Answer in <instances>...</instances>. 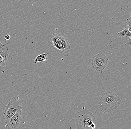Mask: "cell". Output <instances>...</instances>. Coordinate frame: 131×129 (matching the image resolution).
Masks as SVG:
<instances>
[{
  "instance_id": "obj_1",
  "label": "cell",
  "mask_w": 131,
  "mask_h": 129,
  "mask_svg": "<svg viewBox=\"0 0 131 129\" xmlns=\"http://www.w3.org/2000/svg\"><path fill=\"white\" fill-rule=\"evenodd\" d=\"M122 100L115 93L110 91L103 93L98 102L101 111L106 113L117 109L122 103Z\"/></svg>"
},
{
  "instance_id": "obj_2",
  "label": "cell",
  "mask_w": 131,
  "mask_h": 129,
  "mask_svg": "<svg viewBox=\"0 0 131 129\" xmlns=\"http://www.w3.org/2000/svg\"><path fill=\"white\" fill-rule=\"evenodd\" d=\"M77 129H94L96 126L95 117L88 110L76 112L74 115Z\"/></svg>"
},
{
  "instance_id": "obj_3",
  "label": "cell",
  "mask_w": 131,
  "mask_h": 129,
  "mask_svg": "<svg viewBox=\"0 0 131 129\" xmlns=\"http://www.w3.org/2000/svg\"><path fill=\"white\" fill-rule=\"evenodd\" d=\"M108 61V58L106 55L103 52H101L95 55L92 58V66L96 72L102 73L107 67Z\"/></svg>"
},
{
  "instance_id": "obj_4",
  "label": "cell",
  "mask_w": 131,
  "mask_h": 129,
  "mask_svg": "<svg viewBox=\"0 0 131 129\" xmlns=\"http://www.w3.org/2000/svg\"><path fill=\"white\" fill-rule=\"evenodd\" d=\"M18 96H15L12 98L5 108L4 113V119L6 120L9 119L15 114L18 109L22 106L19 101Z\"/></svg>"
},
{
  "instance_id": "obj_5",
  "label": "cell",
  "mask_w": 131,
  "mask_h": 129,
  "mask_svg": "<svg viewBox=\"0 0 131 129\" xmlns=\"http://www.w3.org/2000/svg\"><path fill=\"white\" fill-rule=\"evenodd\" d=\"M23 107L19 108L14 115L6 120H5L6 124L9 129H18L19 127L21 120Z\"/></svg>"
},
{
  "instance_id": "obj_6",
  "label": "cell",
  "mask_w": 131,
  "mask_h": 129,
  "mask_svg": "<svg viewBox=\"0 0 131 129\" xmlns=\"http://www.w3.org/2000/svg\"><path fill=\"white\" fill-rule=\"evenodd\" d=\"M50 40L53 43L67 44L69 43L68 40L60 33L52 34L50 36Z\"/></svg>"
},
{
  "instance_id": "obj_7",
  "label": "cell",
  "mask_w": 131,
  "mask_h": 129,
  "mask_svg": "<svg viewBox=\"0 0 131 129\" xmlns=\"http://www.w3.org/2000/svg\"><path fill=\"white\" fill-rule=\"evenodd\" d=\"M9 54L8 47L0 42V56L8 58Z\"/></svg>"
},
{
  "instance_id": "obj_8",
  "label": "cell",
  "mask_w": 131,
  "mask_h": 129,
  "mask_svg": "<svg viewBox=\"0 0 131 129\" xmlns=\"http://www.w3.org/2000/svg\"><path fill=\"white\" fill-rule=\"evenodd\" d=\"M7 59L8 58L0 56V71L2 73H5V68L7 65L6 63V62Z\"/></svg>"
},
{
  "instance_id": "obj_9",
  "label": "cell",
  "mask_w": 131,
  "mask_h": 129,
  "mask_svg": "<svg viewBox=\"0 0 131 129\" xmlns=\"http://www.w3.org/2000/svg\"><path fill=\"white\" fill-rule=\"evenodd\" d=\"M117 34L119 36L121 37L122 39H123L125 37H131V32H130L128 29L126 28H125L123 31L118 32Z\"/></svg>"
},
{
  "instance_id": "obj_10",
  "label": "cell",
  "mask_w": 131,
  "mask_h": 129,
  "mask_svg": "<svg viewBox=\"0 0 131 129\" xmlns=\"http://www.w3.org/2000/svg\"><path fill=\"white\" fill-rule=\"evenodd\" d=\"M127 26L128 28V30L130 32L131 31V14H130V18L126 19Z\"/></svg>"
},
{
  "instance_id": "obj_11",
  "label": "cell",
  "mask_w": 131,
  "mask_h": 129,
  "mask_svg": "<svg viewBox=\"0 0 131 129\" xmlns=\"http://www.w3.org/2000/svg\"><path fill=\"white\" fill-rule=\"evenodd\" d=\"M48 54V53H45L42 54V62H43L45 61H46L48 60V57H47Z\"/></svg>"
},
{
  "instance_id": "obj_12",
  "label": "cell",
  "mask_w": 131,
  "mask_h": 129,
  "mask_svg": "<svg viewBox=\"0 0 131 129\" xmlns=\"http://www.w3.org/2000/svg\"><path fill=\"white\" fill-rule=\"evenodd\" d=\"M131 37H129V39L127 41L125 44V45H128V46H130L131 45Z\"/></svg>"
},
{
  "instance_id": "obj_13",
  "label": "cell",
  "mask_w": 131,
  "mask_h": 129,
  "mask_svg": "<svg viewBox=\"0 0 131 129\" xmlns=\"http://www.w3.org/2000/svg\"><path fill=\"white\" fill-rule=\"evenodd\" d=\"M4 38H5V39L6 40H10V36L9 34H6V35H5L4 36Z\"/></svg>"
},
{
  "instance_id": "obj_14",
  "label": "cell",
  "mask_w": 131,
  "mask_h": 129,
  "mask_svg": "<svg viewBox=\"0 0 131 129\" xmlns=\"http://www.w3.org/2000/svg\"><path fill=\"white\" fill-rule=\"evenodd\" d=\"M13 1H20L21 2H26L28 1H30V0H12Z\"/></svg>"
}]
</instances>
